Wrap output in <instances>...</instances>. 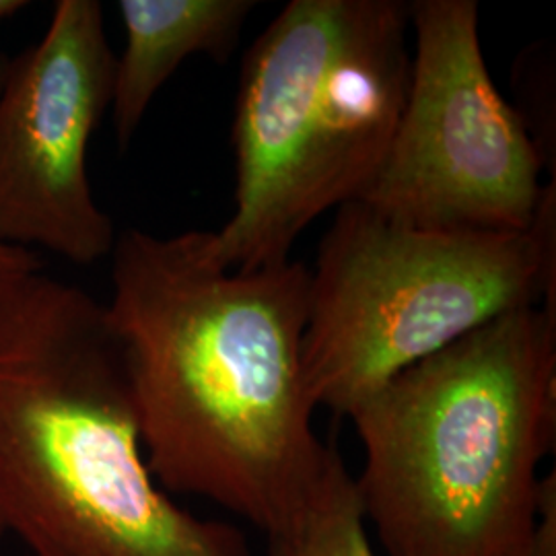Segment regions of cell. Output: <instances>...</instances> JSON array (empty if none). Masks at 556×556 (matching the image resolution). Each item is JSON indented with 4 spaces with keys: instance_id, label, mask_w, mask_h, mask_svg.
<instances>
[{
    "instance_id": "30bf717a",
    "label": "cell",
    "mask_w": 556,
    "mask_h": 556,
    "mask_svg": "<svg viewBox=\"0 0 556 556\" xmlns=\"http://www.w3.org/2000/svg\"><path fill=\"white\" fill-rule=\"evenodd\" d=\"M516 556H556V475L542 478L538 516L532 532Z\"/></svg>"
},
{
    "instance_id": "52a82bcc",
    "label": "cell",
    "mask_w": 556,
    "mask_h": 556,
    "mask_svg": "<svg viewBox=\"0 0 556 556\" xmlns=\"http://www.w3.org/2000/svg\"><path fill=\"white\" fill-rule=\"evenodd\" d=\"M116 56L98 0H60L41 40L0 85V241L79 266L112 256L116 227L93 199L87 149L112 108Z\"/></svg>"
},
{
    "instance_id": "7a4b0ae2",
    "label": "cell",
    "mask_w": 556,
    "mask_h": 556,
    "mask_svg": "<svg viewBox=\"0 0 556 556\" xmlns=\"http://www.w3.org/2000/svg\"><path fill=\"white\" fill-rule=\"evenodd\" d=\"M0 526L31 556H254L161 489L105 303L41 270L0 280Z\"/></svg>"
},
{
    "instance_id": "ba28073f",
    "label": "cell",
    "mask_w": 556,
    "mask_h": 556,
    "mask_svg": "<svg viewBox=\"0 0 556 556\" xmlns=\"http://www.w3.org/2000/svg\"><path fill=\"white\" fill-rule=\"evenodd\" d=\"M256 7L254 0H119L126 46L116 59L110 110L122 149L179 64L194 54L225 62Z\"/></svg>"
},
{
    "instance_id": "8fae6325",
    "label": "cell",
    "mask_w": 556,
    "mask_h": 556,
    "mask_svg": "<svg viewBox=\"0 0 556 556\" xmlns=\"http://www.w3.org/2000/svg\"><path fill=\"white\" fill-rule=\"evenodd\" d=\"M9 66V56L0 54V85L4 79ZM41 262L34 252L21 250V248H13L0 241V280L13 275H21V273H31V270H40Z\"/></svg>"
},
{
    "instance_id": "3957f363",
    "label": "cell",
    "mask_w": 556,
    "mask_h": 556,
    "mask_svg": "<svg viewBox=\"0 0 556 556\" xmlns=\"http://www.w3.org/2000/svg\"><path fill=\"white\" fill-rule=\"evenodd\" d=\"M349 418L363 445L361 509L386 555L516 556L555 447V303L489 321Z\"/></svg>"
},
{
    "instance_id": "4fadbf2b",
    "label": "cell",
    "mask_w": 556,
    "mask_h": 556,
    "mask_svg": "<svg viewBox=\"0 0 556 556\" xmlns=\"http://www.w3.org/2000/svg\"><path fill=\"white\" fill-rule=\"evenodd\" d=\"M4 536V530H2V526H0V538Z\"/></svg>"
},
{
    "instance_id": "7c38bea8",
    "label": "cell",
    "mask_w": 556,
    "mask_h": 556,
    "mask_svg": "<svg viewBox=\"0 0 556 556\" xmlns=\"http://www.w3.org/2000/svg\"><path fill=\"white\" fill-rule=\"evenodd\" d=\"M27 2L23 0H0V21L20 13L21 9H25Z\"/></svg>"
},
{
    "instance_id": "277c9868",
    "label": "cell",
    "mask_w": 556,
    "mask_h": 556,
    "mask_svg": "<svg viewBox=\"0 0 556 556\" xmlns=\"http://www.w3.org/2000/svg\"><path fill=\"white\" fill-rule=\"evenodd\" d=\"M404 0H291L245 52L233 110L236 211L204 231L225 270L289 262L299 236L363 197L410 80Z\"/></svg>"
},
{
    "instance_id": "6da1fadb",
    "label": "cell",
    "mask_w": 556,
    "mask_h": 556,
    "mask_svg": "<svg viewBox=\"0 0 556 556\" xmlns=\"http://www.w3.org/2000/svg\"><path fill=\"white\" fill-rule=\"evenodd\" d=\"M309 268L225 270L204 231H124L108 318L142 450L165 493L206 498L264 538L312 498L340 454L321 443L301 363Z\"/></svg>"
},
{
    "instance_id": "8992f818",
    "label": "cell",
    "mask_w": 556,
    "mask_h": 556,
    "mask_svg": "<svg viewBox=\"0 0 556 556\" xmlns=\"http://www.w3.org/2000/svg\"><path fill=\"white\" fill-rule=\"evenodd\" d=\"M408 13L417 46L406 100L358 202L417 229H532L553 184H540L542 149L491 79L478 2L415 0Z\"/></svg>"
},
{
    "instance_id": "5b68a950",
    "label": "cell",
    "mask_w": 556,
    "mask_h": 556,
    "mask_svg": "<svg viewBox=\"0 0 556 556\" xmlns=\"http://www.w3.org/2000/svg\"><path fill=\"white\" fill-rule=\"evenodd\" d=\"M556 202L532 229L431 231L346 202L309 270L301 344L312 402L349 417L390 379L517 309L555 303Z\"/></svg>"
},
{
    "instance_id": "9c48e42d",
    "label": "cell",
    "mask_w": 556,
    "mask_h": 556,
    "mask_svg": "<svg viewBox=\"0 0 556 556\" xmlns=\"http://www.w3.org/2000/svg\"><path fill=\"white\" fill-rule=\"evenodd\" d=\"M260 556H376L355 477L342 457L332 462L295 517L266 536V551Z\"/></svg>"
}]
</instances>
